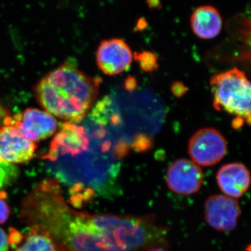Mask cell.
Masks as SVG:
<instances>
[{
  "label": "cell",
  "instance_id": "cell-1",
  "mask_svg": "<svg viewBox=\"0 0 251 251\" xmlns=\"http://www.w3.org/2000/svg\"><path fill=\"white\" fill-rule=\"evenodd\" d=\"M21 217L29 227L47 234L57 251H103L97 214L68 205L58 181H42L25 200Z\"/></svg>",
  "mask_w": 251,
  "mask_h": 251
},
{
  "label": "cell",
  "instance_id": "cell-2",
  "mask_svg": "<svg viewBox=\"0 0 251 251\" xmlns=\"http://www.w3.org/2000/svg\"><path fill=\"white\" fill-rule=\"evenodd\" d=\"M100 84V79L89 76L66 63L39 81L35 95L41 106L52 116L78 123L95 103Z\"/></svg>",
  "mask_w": 251,
  "mask_h": 251
},
{
  "label": "cell",
  "instance_id": "cell-3",
  "mask_svg": "<svg viewBox=\"0 0 251 251\" xmlns=\"http://www.w3.org/2000/svg\"><path fill=\"white\" fill-rule=\"evenodd\" d=\"M214 107L251 123V84L237 68L216 74L210 80Z\"/></svg>",
  "mask_w": 251,
  "mask_h": 251
},
{
  "label": "cell",
  "instance_id": "cell-4",
  "mask_svg": "<svg viewBox=\"0 0 251 251\" xmlns=\"http://www.w3.org/2000/svg\"><path fill=\"white\" fill-rule=\"evenodd\" d=\"M188 153L198 166H214L227 153V143L224 136L214 128H203L191 137Z\"/></svg>",
  "mask_w": 251,
  "mask_h": 251
},
{
  "label": "cell",
  "instance_id": "cell-5",
  "mask_svg": "<svg viewBox=\"0 0 251 251\" xmlns=\"http://www.w3.org/2000/svg\"><path fill=\"white\" fill-rule=\"evenodd\" d=\"M36 148V144L23 135L14 121L10 120L0 128V161L25 163L32 159Z\"/></svg>",
  "mask_w": 251,
  "mask_h": 251
},
{
  "label": "cell",
  "instance_id": "cell-6",
  "mask_svg": "<svg viewBox=\"0 0 251 251\" xmlns=\"http://www.w3.org/2000/svg\"><path fill=\"white\" fill-rule=\"evenodd\" d=\"M241 211L237 200L223 195L211 196L204 203L206 223L219 232H230L235 229Z\"/></svg>",
  "mask_w": 251,
  "mask_h": 251
},
{
  "label": "cell",
  "instance_id": "cell-7",
  "mask_svg": "<svg viewBox=\"0 0 251 251\" xmlns=\"http://www.w3.org/2000/svg\"><path fill=\"white\" fill-rule=\"evenodd\" d=\"M166 183L171 191L180 196L198 193L203 183V173L199 166L186 158L173 162L166 173Z\"/></svg>",
  "mask_w": 251,
  "mask_h": 251
},
{
  "label": "cell",
  "instance_id": "cell-8",
  "mask_svg": "<svg viewBox=\"0 0 251 251\" xmlns=\"http://www.w3.org/2000/svg\"><path fill=\"white\" fill-rule=\"evenodd\" d=\"M132 58L131 50L122 39L103 41L97 50V65L106 75H118L125 72L130 67Z\"/></svg>",
  "mask_w": 251,
  "mask_h": 251
},
{
  "label": "cell",
  "instance_id": "cell-9",
  "mask_svg": "<svg viewBox=\"0 0 251 251\" xmlns=\"http://www.w3.org/2000/svg\"><path fill=\"white\" fill-rule=\"evenodd\" d=\"M59 126L61 129L51 144L49 153L45 158L53 162L61 156H75L87 150L89 140L84 128L69 122Z\"/></svg>",
  "mask_w": 251,
  "mask_h": 251
},
{
  "label": "cell",
  "instance_id": "cell-10",
  "mask_svg": "<svg viewBox=\"0 0 251 251\" xmlns=\"http://www.w3.org/2000/svg\"><path fill=\"white\" fill-rule=\"evenodd\" d=\"M14 122L23 135L34 143L52 136L57 127L54 116L36 108L27 109Z\"/></svg>",
  "mask_w": 251,
  "mask_h": 251
},
{
  "label": "cell",
  "instance_id": "cell-11",
  "mask_svg": "<svg viewBox=\"0 0 251 251\" xmlns=\"http://www.w3.org/2000/svg\"><path fill=\"white\" fill-rule=\"evenodd\" d=\"M216 181L220 189L226 196L240 198L250 186V173L242 163H228L220 168L216 175Z\"/></svg>",
  "mask_w": 251,
  "mask_h": 251
},
{
  "label": "cell",
  "instance_id": "cell-12",
  "mask_svg": "<svg viewBox=\"0 0 251 251\" xmlns=\"http://www.w3.org/2000/svg\"><path fill=\"white\" fill-rule=\"evenodd\" d=\"M191 26L194 34L201 39H214L222 29V18L216 8L200 6L191 15Z\"/></svg>",
  "mask_w": 251,
  "mask_h": 251
},
{
  "label": "cell",
  "instance_id": "cell-13",
  "mask_svg": "<svg viewBox=\"0 0 251 251\" xmlns=\"http://www.w3.org/2000/svg\"><path fill=\"white\" fill-rule=\"evenodd\" d=\"M15 251H57L50 238L39 229L29 227V232L23 236Z\"/></svg>",
  "mask_w": 251,
  "mask_h": 251
},
{
  "label": "cell",
  "instance_id": "cell-14",
  "mask_svg": "<svg viewBox=\"0 0 251 251\" xmlns=\"http://www.w3.org/2000/svg\"><path fill=\"white\" fill-rule=\"evenodd\" d=\"M18 174L17 167L0 161V190L2 191L17 179Z\"/></svg>",
  "mask_w": 251,
  "mask_h": 251
},
{
  "label": "cell",
  "instance_id": "cell-15",
  "mask_svg": "<svg viewBox=\"0 0 251 251\" xmlns=\"http://www.w3.org/2000/svg\"><path fill=\"white\" fill-rule=\"evenodd\" d=\"M138 60L145 71H151L156 66V59L154 54L149 52H144L139 54Z\"/></svg>",
  "mask_w": 251,
  "mask_h": 251
},
{
  "label": "cell",
  "instance_id": "cell-16",
  "mask_svg": "<svg viewBox=\"0 0 251 251\" xmlns=\"http://www.w3.org/2000/svg\"><path fill=\"white\" fill-rule=\"evenodd\" d=\"M6 193L0 191V224H3L7 221L11 214V209L6 202Z\"/></svg>",
  "mask_w": 251,
  "mask_h": 251
},
{
  "label": "cell",
  "instance_id": "cell-17",
  "mask_svg": "<svg viewBox=\"0 0 251 251\" xmlns=\"http://www.w3.org/2000/svg\"><path fill=\"white\" fill-rule=\"evenodd\" d=\"M9 246L7 234L3 229H0V251H8Z\"/></svg>",
  "mask_w": 251,
  "mask_h": 251
},
{
  "label": "cell",
  "instance_id": "cell-18",
  "mask_svg": "<svg viewBox=\"0 0 251 251\" xmlns=\"http://www.w3.org/2000/svg\"><path fill=\"white\" fill-rule=\"evenodd\" d=\"M147 251H167L165 248L163 247H156L152 248V249H148Z\"/></svg>",
  "mask_w": 251,
  "mask_h": 251
}]
</instances>
